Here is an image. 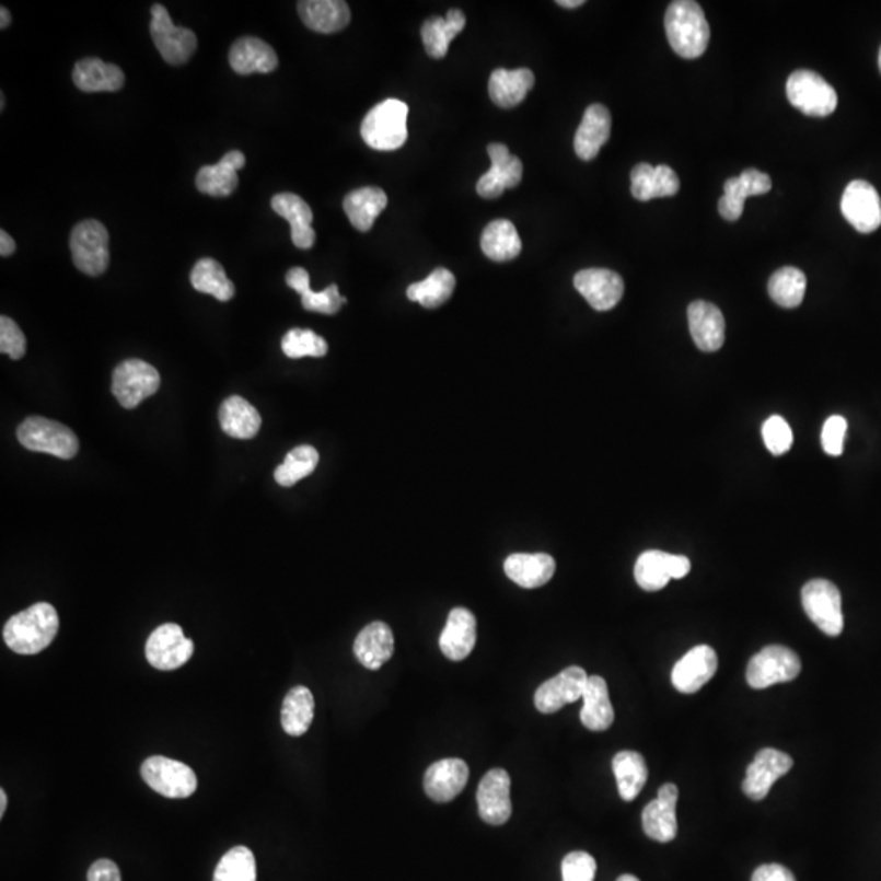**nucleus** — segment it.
<instances>
[{"instance_id": "obj_1", "label": "nucleus", "mask_w": 881, "mask_h": 881, "mask_svg": "<svg viewBox=\"0 0 881 881\" xmlns=\"http://www.w3.org/2000/svg\"><path fill=\"white\" fill-rule=\"evenodd\" d=\"M59 631V616L48 603L33 604L3 627V641L19 654H36L48 648Z\"/></svg>"}, {"instance_id": "obj_2", "label": "nucleus", "mask_w": 881, "mask_h": 881, "mask_svg": "<svg viewBox=\"0 0 881 881\" xmlns=\"http://www.w3.org/2000/svg\"><path fill=\"white\" fill-rule=\"evenodd\" d=\"M664 28L671 48L681 58L697 59L707 51L710 26L703 7L694 0L671 2L664 16Z\"/></svg>"}, {"instance_id": "obj_3", "label": "nucleus", "mask_w": 881, "mask_h": 881, "mask_svg": "<svg viewBox=\"0 0 881 881\" xmlns=\"http://www.w3.org/2000/svg\"><path fill=\"white\" fill-rule=\"evenodd\" d=\"M407 103L387 98L375 105L361 123V138L375 151H395L407 142Z\"/></svg>"}, {"instance_id": "obj_4", "label": "nucleus", "mask_w": 881, "mask_h": 881, "mask_svg": "<svg viewBox=\"0 0 881 881\" xmlns=\"http://www.w3.org/2000/svg\"><path fill=\"white\" fill-rule=\"evenodd\" d=\"M16 438L28 451L56 455L66 461L76 457L79 452V440L74 431L48 418H26L16 430Z\"/></svg>"}, {"instance_id": "obj_5", "label": "nucleus", "mask_w": 881, "mask_h": 881, "mask_svg": "<svg viewBox=\"0 0 881 881\" xmlns=\"http://www.w3.org/2000/svg\"><path fill=\"white\" fill-rule=\"evenodd\" d=\"M161 387V374L142 359H126L113 372L112 392L123 408L138 407Z\"/></svg>"}, {"instance_id": "obj_6", "label": "nucleus", "mask_w": 881, "mask_h": 881, "mask_svg": "<svg viewBox=\"0 0 881 881\" xmlns=\"http://www.w3.org/2000/svg\"><path fill=\"white\" fill-rule=\"evenodd\" d=\"M72 262L79 271L100 276L109 265V235L105 225L95 219L79 222L71 232Z\"/></svg>"}, {"instance_id": "obj_7", "label": "nucleus", "mask_w": 881, "mask_h": 881, "mask_svg": "<svg viewBox=\"0 0 881 881\" xmlns=\"http://www.w3.org/2000/svg\"><path fill=\"white\" fill-rule=\"evenodd\" d=\"M801 671L798 654L783 645H769L751 658L746 681L753 689H766L774 684L790 683Z\"/></svg>"}, {"instance_id": "obj_8", "label": "nucleus", "mask_w": 881, "mask_h": 881, "mask_svg": "<svg viewBox=\"0 0 881 881\" xmlns=\"http://www.w3.org/2000/svg\"><path fill=\"white\" fill-rule=\"evenodd\" d=\"M804 613L830 637L844 630L843 598L836 584L827 580H811L801 590Z\"/></svg>"}, {"instance_id": "obj_9", "label": "nucleus", "mask_w": 881, "mask_h": 881, "mask_svg": "<svg viewBox=\"0 0 881 881\" xmlns=\"http://www.w3.org/2000/svg\"><path fill=\"white\" fill-rule=\"evenodd\" d=\"M151 15V36L164 61L172 66L188 62L198 48L195 33L183 26H176L169 15V10L161 3L152 7Z\"/></svg>"}, {"instance_id": "obj_10", "label": "nucleus", "mask_w": 881, "mask_h": 881, "mask_svg": "<svg viewBox=\"0 0 881 881\" xmlns=\"http://www.w3.org/2000/svg\"><path fill=\"white\" fill-rule=\"evenodd\" d=\"M787 96L795 108L808 116H830L837 108V93L820 74L795 71L787 81Z\"/></svg>"}, {"instance_id": "obj_11", "label": "nucleus", "mask_w": 881, "mask_h": 881, "mask_svg": "<svg viewBox=\"0 0 881 881\" xmlns=\"http://www.w3.org/2000/svg\"><path fill=\"white\" fill-rule=\"evenodd\" d=\"M144 783L167 798H188L198 789L192 767L164 756H152L141 767Z\"/></svg>"}, {"instance_id": "obj_12", "label": "nucleus", "mask_w": 881, "mask_h": 881, "mask_svg": "<svg viewBox=\"0 0 881 881\" xmlns=\"http://www.w3.org/2000/svg\"><path fill=\"white\" fill-rule=\"evenodd\" d=\"M193 650V641L185 637L179 625L164 624L148 638L146 658L155 670L174 671L188 663Z\"/></svg>"}, {"instance_id": "obj_13", "label": "nucleus", "mask_w": 881, "mask_h": 881, "mask_svg": "<svg viewBox=\"0 0 881 881\" xmlns=\"http://www.w3.org/2000/svg\"><path fill=\"white\" fill-rule=\"evenodd\" d=\"M691 571V560L684 555L668 554L661 550H647L635 564V580L645 591H660L670 580L686 577Z\"/></svg>"}, {"instance_id": "obj_14", "label": "nucleus", "mask_w": 881, "mask_h": 881, "mask_svg": "<svg viewBox=\"0 0 881 881\" xmlns=\"http://www.w3.org/2000/svg\"><path fill=\"white\" fill-rule=\"evenodd\" d=\"M844 218L862 234L876 232L881 225V199L876 186L866 179H854L847 185L841 201Z\"/></svg>"}, {"instance_id": "obj_15", "label": "nucleus", "mask_w": 881, "mask_h": 881, "mask_svg": "<svg viewBox=\"0 0 881 881\" xmlns=\"http://www.w3.org/2000/svg\"><path fill=\"white\" fill-rule=\"evenodd\" d=\"M588 674L583 668L570 666L535 691L534 704L541 714L550 715L567 704L583 699Z\"/></svg>"}, {"instance_id": "obj_16", "label": "nucleus", "mask_w": 881, "mask_h": 881, "mask_svg": "<svg viewBox=\"0 0 881 881\" xmlns=\"http://www.w3.org/2000/svg\"><path fill=\"white\" fill-rule=\"evenodd\" d=\"M793 767L792 757L773 747L761 750L747 766L746 777L743 780V792L751 800L760 801L769 795L774 784L790 773Z\"/></svg>"}, {"instance_id": "obj_17", "label": "nucleus", "mask_w": 881, "mask_h": 881, "mask_svg": "<svg viewBox=\"0 0 881 881\" xmlns=\"http://www.w3.org/2000/svg\"><path fill=\"white\" fill-rule=\"evenodd\" d=\"M478 813L491 826L508 823L513 813L511 779L505 769H491L485 774L477 790Z\"/></svg>"}, {"instance_id": "obj_18", "label": "nucleus", "mask_w": 881, "mask_h": 881, "mask_svg": "<svg viewBox=\"0 0 881 881\" xmlns=\"http://www.w3.org/2000/svg\"><path fill=\"white\" fill-rule=\"evenodd\" d=\"M573 285L588 304L600 312L616 308L625 289L621 275L606 268L581 269L575 275Z\"/></svg>"}, {"instance_id": "obj_19", "label": "nucleus", "mask_w": 881, "mask_h": 881, "mask_svg": "<svg viewBox=\"0 0 881 881\" xmlns=\"http://www.w3.org/2000/svg\"><path fill=\"white\" fill-rule=\"evenodd\" d=\"M491 167L477 182V193L485 199H495L503 195L505 189L514 188L523 179V162L510 154L505 144L488 146Z\"/></svg>"}, {"instance_id": "obj_20", "label": "nucleus", "mask_w": 881, "mask_h": 881, "mask_svg": "<svg viewBox=\"0 0 881 881\" xmlns=\"http://www.w3.org/2000/svg\"><path fill=\"white\" fill-rule=\"evenodd\" d=\"M717 670L718 657L714 648L699 645L677 661L671 681L680 693L696 694L715 676Z\"/></svg>"}, {"instance_id": "obj_21", "label": "nucleus", "mask_w": 881, "mask_h": 881, "mask_svg": "<svg viewBox=\"0 0 881 881\" xmlns=\"http://www.w3.org/2000/svg\"><path fill=\"white\" fill-rule=\"evenodd\" d=\"M680 790L674 784H664L657 800L645 807L641 824L645 834L658 843H671L677 836L676 804Z\"/></svg>"}, {"instance_id": "obj_22", "label": "nucleus", "mask_w": 881, "mask_h": 881, "mask_svg": "<svg viewBox=\"0 0 881 881\" xmlns=\"http://www.w3.org/2000/svg\"><path fill=\"white\" fill-rule=\"evenodd\" d=\"M773 188L770 176L747 169L740 176H733L724 182V195L718 201V211L727 221H738L743 215L744 201L750 196L766 195Z\"/></svg>"}, {"instance_id": "obj_23", "label": "nucleus", "mask_w": 881, "mask_h": 881, "mask_svg": "<svg viewBox=\"0 0 881 881\" xmlns=\"http://www.w3.org/2000/svg\"><path fill=\"white\" fill-rule=\"evenodd\" d=\"M468 766L457 757L434 763L425 773V792L438 803H448L467 786Z\"/></svg>"}, {"instance_id": "obj_24", "label": "nucleus", "mask_w": 881, "mask_h": 881, "mask_svg": "<svg viewBox=\"0 0 881 881\" xmlns=\"http://www.w3.org/2000/svg\"><path fill=\"white\" fill-rule=\"evenodd\" d=\"M475 641H477V618L465 607H455L449 613L440 637L442 653L451 661L465 660L474 650Z\"/></svg>"}, {"instance_id": "obj_25", "label": "nucleus", "mask_w": 881, "mask_h": 881, "mask_svg": "<svg viewBox=\"0 0 881 881\" xmlns=\"http://www.w3.org/2000/svg\"><path fill=\"white\" fill-rule=\"evenodd\" d=\"M689 331L700 351L714 352L724 344V317L717 305L696 301L687 308Z\"/></svg>"}, {"instance_id": "obj_26", "label": "nucleus", "mask_w": 881, "mask_h": 881, "mask_svg": "<svg viewBox=\"0 0 881 881\" xmlns=\"http://www.w3.org/2000/svg\"><path fill=\"white\" fill-rule=\"evenodd\" d=\"M271 208L276 215L291 224L292 244L302 251H309L315 244V231L312 229L311 206L294 193H279L273 196Z\"/></svg>"}, {"instance_id": "obj_27", "label": "nucleus", "mask_w": 881, "mask_h": 881, "mask_svg": "<svg viewBox=\"0 0 881 881\" xmlns=\"http://www.w3.org/2000/svg\"><path fill=\"white\" fill-rule=\"evenodd\" d=\"M611 113L604 105L588 106L575 135V152L581 161L590 162L598 158L601 148L610 141Z\"/></svg>"}, {"instance_id": "obj_28", "label": "nucleus", "mask_w": 881, "mask_h": 881, "mask_svg": "<svg viewBox=\"0 0 881 881\" xmlns=\"http://www.w3.org/2000/svg\"><path fill=\"white\" fill-rule=\"evenodd\" d=\"M395 641L392 628L384 622L366 625L355 640V657L368 670H381L394 654Z\"/></svg>"}, {"instance_id": "obj_29", "label": "nucleus", "mask_w": 881, "mask_h": 881, "mask_svg": "<svg viewBox=\"0 0 881 881\" xmlns=\"http://www.w3.org/2000/svg\"><path fill=\"white\" fill-rule=\"evenodd\" d=\"M245 167V155L241 151H231L216 165H205L196 175V188L202 195H232L239 185L237 172Z\"/></svg>"}, {"instance_id": "obj_30", "label": "nucleus", "mask_w": 881, "mask_h": 881, "mask_svg": "<svg viewBox=\"0 0 881 881\" xmlns=\"http://www.w3.org/2000/svg\"><path fill=\"white\" fill-rule=\"evenodd\" d=\"M229 65L239 76L269 74L278 68V55L264 39L244 36L232 45Z\"/></svg>"}, {"instance_id": "obj_31", "label": "nucleus", "mask_w": 881, "mask_h": 881, "mask_svg": "<svg viewBox=\"0 0 881 881\" xmlns=\"http://www.w3.org/2000/svg\"><path fill=\"white\" fill-rule=\"evenodd\" d=\"M631 196L638 201L668 198L680 192V176L668 165L653 167L650 164L635 165L630 174Z\"/></svg>"}, {"instance_id": "obj_32", "label": "nucleus", "mask_w": 881, "mask_h": 881, "mask_svg": "<svg viewBox=\"0 0 881 881\" xmlns=\"http://www.w3.org/2000/svg\"><path fill=\"white\" fill-rule=\"evenodd\" d=\"M298 12L308 28L324 35L341 32L351 20L350 7L341 0H302Z\"/></svg>"}, {"instance_id": "obj_33", "label": "nucleus", "mask_w": 881, "mask_h": 881, "mask_svg": "<svg viewBox=\"0 0 881 881\" xmlns=\"http://www.w3.org/2000/svg\"><path fill=\"white\" fill-rule=\"evenodd\" d=\"M289 288L301 294L302 308L309 312L334 315L340 312L341 305L347 304V298L340 294L337 285H331L324 291L315 292L311 289V276L301 266L291 268L286 275Z\"/></svg>"}, {"instance_id": "obj_34", "label": "nucleus", "mask_w": 881, "mask_h": 881, "mask_svg": "<svg viewBox=\"0 0 881 881\" xmlns=\"http://www.w3.org/2000/svg\"><path fill=\"white\" fill-rule=\"evenodd\" d=\"M505 573L518 587L534 590L552 580L555 560L548 554H513L505 561Z\"/></svg>"}, {"instance_id": "obj_35", "label": "nucleus", "mask_w": 881, "mask_h": 881, "mask_svg": "<svg viewBox=\"0 0 881 881\" xmlns=\"http://www.w3.org/2000/svg\"><path fill=\"white\" fill-rule=\"evenodd\" d=\"M219 421L222 431L234 440H252L257 437L262 427V417L257 408L239 395L222 402L219 408Z\"/></svg>"}, {"instance_id": "obj_36", "label": "nucleus", "mask_w": 881, "mask_h": 881, "mask_svg": "<svg viewBox=\"0 0 881 881\" xmlns=\"http://www.w3.org/2000/svg\"><path fill=\"white\" fill-rule=\"evenodd\" d=\"M387 195L378 186H364L352 189L344 199V209L352 228L359 232H368L374 225L378 216L387 208Z\"/></svg>"}, {"instance_id": "obj_37", "label": "nucleus", "mask_w": 881, "mask_h": 881, "mask_svg": "<svg viewBox=\"0 0 881 881\" xmlns=\"http://www.w3.org/2000/svg\"><path fill=\"white\" fill-rule=\"evenodd\" d=\"M72 81L82 92H116L125 85V72L102 59L88 58L79 61L72 71Z\"/></svg>"}, {"instance_id": "obj_38", "label": "nucleus", "mask_w": 881, "mask_h": 881, "mask_svg": "<svg viewBox=\"0 0 881 881\" xmlns=\"http://www.w3.org/2000/svg\"><path fill=\"white\" fill-rule=\"evenodd\" d=\"M534 74L529 69H497L491 72L488 82V93L495 105L501 108H514L524 102L529 92L534 88Z\"/></svg>"}, {"instance_id": "obj_39", "label": "nucleus", "mask_w": 881, "mask_h": 881, "mask_svg": "<svg viewBox=\"0 0 881 881\" xmlns=\"http://www.w3.org/2000/svg\"><path fill=\"white\" fill-rule=\"evenodd\" d=\"M581 723L591 731H606L613 727L614 708L604 677H588L587 689L583 694V708H581Z\"/></svg>"}, {"instance_id": "obj_40", "label": "nucleus", "mask_w": 881, "mask_h": 881, "mask_svg": "<svg viewBox=\"0 0 881 881\" xmlns=\"http://www.w3.org/2000/svg\"><path fill=\"white\" fill-rule=\"evenodd\" d=\"M465 28V15L462 10H449L448 15L431 16L421 26V39L425 49L433 59H442L449 51L452 39Z\"/></svg>"}, {"instance_id": "obj_41", "label": "nucleus", "mask_w": 881, "mask_h": 881, "mask_svg": "<svg viewBox=\"0 0 881 881\" xmlns=\"http://www.w3.org/2000/svg\"><path fill=\"white\" fill-rule=\"evenodd\" d=\"M482 252L494 262L514 260L521 254L520 234L513 222L508 219H497L484 229L480 239Z\"/></svg>"}, {"instance_id": "obj_42", "label": "nucleus", "mask_w": 881, "mask_h": 881, "mask_svg": "<svg viewBox=\"0 0 881 881\" xmlns=\"http://www.w3.org/2000/svg\"><path fill=\"white\" fill-rule=\"evenodd\" d=\"M613 770L622 800L634 801L648 780V767L644 756L635 751H621L614 756Z\"/></svg>"}, {"instance_id": "obj_43", "label": "nucleus", "mask_w": 881, "mask_h": 881, "mask_svg": "<svg viewBox=\"0 0 881 881\" xmlns=\"http://www.w3.org/2000/svg\"><path fill=\"white\" fill-rule=\"evenodd\" d=\"M314 696L308 687H292L282 703V730L291 737H302L308 733L312 720H314Z\"/></svg>"}, {"instance_id": "obj_44", "label": "nucleus", "mask_w": 881, "mask_h": 881, "mask_svg": "<svg viewBox=\"0 0 881 881\" xmlns=\"http://www.w3.org/2000/svg\"><path fill=\"white\" fill-rule=\"evenodd\" d=\"M193 288L202 294L212 295L221 302L231 301L235 294V286L225 275L224 268L215 258H201L189 276Z\"/></svg>"}, {"instance_id": "obj_45", "label": "nucleus", "mask_w": 881, "mask_h": 881, "mask_svg": "<svg viewBox=\"0 0 881 881\" xmlns=\"http://www.w3.org/2000/svg\"><path fill=\"white\" fill-rule=\"evenodd\" d=\"M455 288V276L449 269L437 268L427 279L408 286L410 301L420 302L424 308L437 309L449 301Z\"/></svg>"}, {"instance_id": "obj_46", "label": "nucleus", "mask_w": 881, "mask_h": 881, "mask_svg": "<svg viewBox=\"0 0 881 881\" xmlns=\"http://www.w3.org/2000/svg\"><path fill=\"white\" fill-rule=\"evenodd\" d=\"M770 298L780 308L795 309L803 302L807 276L793 266L777 269L767 285Z\"/></svg>"}, {"instance_id": "obj_47", "label": "nucleus", "mask_w": 881, "mask_h": 881, "mask_svg": "<svg viewBox=\"0 0 881 881\" xmlns=\"http://www.w3.org/2000/svg\"><path fill=\"white\" fill-rule=\"evenodd\" d=\"M317 449L312 445H298L286 455L285 462L278 465L275 471V480L281 487H292V485L301 482L302 478L309 477L318 465Z\"/></svg>"}, {"instance_id": "obj_48", "label": "nucleus", "mask_w": 881, "mask_h": 881, "mask_svg": "<svg viewBox=\"0 0 881 881\" xmlns=\"http://www.w3.org/2000/svg\"><path fill=\"white\" fill-rule=\"evenodd\" d=\"M212 881H257V862L248 847L237 846L224 854Z\"/></svg>"}, {"instance_id": "obj_49", "label": "nucleus", "mask_w": 881, "mask_h": 881, "mask_svg": "<svg viewBox=\"0 0 881 881\" xmlns=\"http://www.w3.org/2000/svg\"><path fill=\"white\" fill-rule=\"evenodd\" d=\"M281 348L282 352L291 359L308 358V356L322 358L328 352L327 341L321 335L312 331H305V328H292V331H289L282 337Z\"/></svg>"}, {"instance_id": "obj_50", "label": "nucleus", "mask_w": 881, "mask_h": 881, "mask_svg": "<svg viewBox=\"0 0 881 881\" xmlns=\"http://www.w3.org/2000/svg\"><path fill=\"white\" fill-rule=\"evenodd\" d=\"M763 440L774 455L786 454L793 444L792 428L787 424L786 418L774 415L764 421Z\"/></svg>"}, {"instance_id": "obj_51", "label": "nucleus", "mask_w": 881, "mask_h": 881, "mask_svg": "<svg viewBox=\"0 0 881 881\" xmlns=\"http://www.w3.org/2000/svg\"><path fill=\"white\" fill-rule=\"evenodd\" d=\"M596 860L583 850L570 853L561 862V879L564 881H594L596 877Z\"/></svg>"}, {"instance_id": "obj_52", "label": "nucleus", "mask_w": 881, "mask_h": 881, "mask_svg": "<svg viewBox=\"0 0 881 881\" xmlns=\"http://www.w3.org/2000/svg\"><path fill=\"white\" fill-rule=\"evenodd\" d=\"M0 351L13 361L22 359L26 352V338L19 325L10 317H0Z\"/></svg>"}, {"instance_id": "obj_53", "label": "nucleus", "mask_w": 881, "mask_h": 881, "mask_svg": "<svg viewBox=\"0 0 881 881\" xmlns=\"http://www.w3.org/2000/svg\"><path fill=\"white\" fill-rule=\"evenodd\" d=\"M846 433V418L841 417V415H833V417L827 418L823 427V433H821V442H823L824 452H826L827 455H833V457L843 454Z\"/></svg>"}, {"instance_id": "obj_54", "label": "nucleus", "mask_w": 881, "mask_h": 881, "mask_svg": "<svg viewBox=\"0 0 881 881\" xmlns=\"http://www.w3.org/2000/svg\"><path fill=\"white\" fill-rule=\"evenodd\" d=\"M88 881H121V873L112 860L100 859L90 867Z\"/></svg>"}, {"instance_id": "obj_55", "label": "nucleus", "mask_w": 881, "mask_h": 881, "mask_svg": "<svg viewBox=\"0 0 881 881\" xmlns=\"http://www.w3.org/2000/svg\"><path fill=\"white\" fill-rule=\"evenodd\" d=\"M751 881H797L795 880V876L790 872L787 867L780 866V863H766V866H761L760 869H756V872L753 873V879Z\"/></svg>"}, {"instance_id": "obj_56", "label": "nucleus", "mask_w": 881, "mask_h": 881, "mask_svg": "<svg viewBox=\"0 0 881 881\" xmlns=\"http://www.w3.org/2000/svg\"><path fill=\"white\" fill-rule=\"evenodd\" d=\"M15 251L16 244L12 235L7 234L5 231L0 232V255H2V257H10Z\"/></svg>"}, {"instance_id": "obj_57", "label": "nucleus", "mask_w": 881, "mask_h": 881, "mask_svg": "<svg viewBox=\"0 0 881 881\" xmlns=\"http://www.w3.org/2000/svg\"><path fill=\"white\" fill-rule=\"evenodd\" d=\"M0 19H2L0 20V28L5 30L7 26L10 25V22H12V15H10L7 7H2V9H0Z\"/></svg>"}, {"instance_id": "obj_58", "label": "nucleus", "mask_w": 881, "mask_h": 881, "mask_svg": "<svg viewBox=\"0 0 881 881\" xmlns=\"http://www.w3.org/2000/svg\"><path fill=\"white\" fill-rule=\"evenodd\" d=\"M557 3L565 9H577V7L583 5L584 0H558Z\"/></svg>"}, {"instance_id": "obj_59", "label": "nucleus", "mask_w": 881, "mask_h": 881, "mask_svg": "<svg viewBox=\"0 0 881 881\" xmlns=\"http://www.w3.org/2000/svg\"><path fill=\"white\" fill-rule=\"evenodd\" d=\"M7 803H9V800H7L5 790L2 789L0 790V816L2 818L5 814Z\"/></svg>"}, {"instance_id": "obj_60", "label": "nucleus", "mask_w": 881, "mask_h": 881, "mask_svg": "<svg viewBox=\"0 0 881 881\" xmlns=\"http://www.w3.org/2000/svg\"><path fill=\"white\" fill-rule=\"evenodd\" d=\"M617 881H640V880H638L637 877L634 876H622L618 877Z\"/></svg>"}, {"instance_id": "obj_61", "label": "nucleus", "mask_w": 881, "mask_h": 881, "mask_svg": "<svg viewBox=\"0 0 881 881\" xmlns=\"http://www.w3.org/2000/svg\"><path fill=\"white\" fill-rule=\"evenodd\" d=\"M3 108H5V96H3L2 93V95H0V109L3 112Z\"/></svg>"}, {"instance_id": "obj_62", "label": "nucleus", "mask_w": 881, "mask_h": 881, "mask_svg": "<svg viewBox=\"0 0 881 881\" xmlns=\"http://www.w3.org/2000/svg\"><path fill=\"white\" fill-rule=\"evenodd\" d=\"M879 68H880V71H881V48H880V55H879Z\"/></svg>"}]
</instances>
